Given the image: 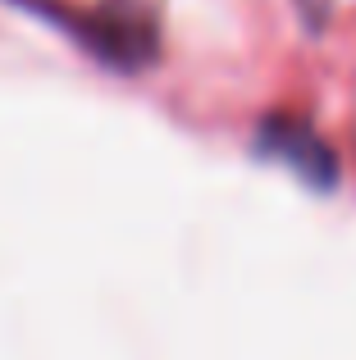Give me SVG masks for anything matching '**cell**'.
<instances>
[{"label": "cell", "instance_id": "obj_1", "mask_svg": "<svg viewBox=\"0 0 356 360\" xmlns=\"http://www.w3.org/2000/svg\"><path fill=\"white\" fill-rule=\"evenodd\" d=\"M265 150L284 155L302 178H311L315 187L333 183V155L302 119H269L265 123Z\"/></svg>", "mask_w": 356, "mask_h": 360}]
</instances>
